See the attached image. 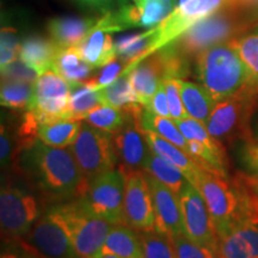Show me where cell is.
Returning <instances> with one entry per match:
<instances>
[{
  "mask_svg": "<svg viewBox=\"0 0 258 258\" xmlns=\"http://www.w3.org/2000/svg\"><path fill=\"white\" fill-rule=\"evenodd\" d=\"M163 84L166 91L167 102H169L171 118L173 121H180L189 117L183 104L182 95H180V79L164 78Z\"/></svg>",
  "mask_w": 258,
  "mask_h": 258,
  "instance_id": "39",
  "label": "cell"
},
{
  "mask_svg": "<svg viewBox=\"0 0 258 258\" xmlns=\"http://www.w3.org/2000/svg\"><path fill=\"white\" fill-rule=\"evenodd\" d=\"M61 47L51 38L30 36L23 40L19 49V59L38 73L53 69Z\"/></svg>",
  "mask_w": 258,
  "mask_h": 258,
  "instance_id": "23",
  "label": "cell"
},
{
  "mask_svg": "<svg viewBox=\"0 0 258 258\" xmlns=\"http://www.w3.org/2000/svg\"><path fill=\"white\" fill-rule=\"evenodd\" d=\"M70 150L88 182L106 171L114 170L118 159L112 135L89 123H82L78 138Z\"/></svg>",
  "mask_w": 258,
  "mask_h": 258,
  "instance_id": "7",
  "label": "cell"
},
{
  "mask_svg": "<svg viewBox=\"0 0 258 258\" xmlns=\"http://www.w3.org/2000/svg\"><path fill=\"white\" fill-rule=\"evenodd\" d=\"M99 258H120V257L115 256V254H102Z\"/></svg>",
  "mask_w": 258,
  "mask_h": 258,
  "instance_id": "48",
  "label": "cell"
},
{
  "mask_svg": "<svg viewBox=\"0 0 258 258\" xmlns=\"http://www.w3.org/2000/svg\"><path fill=\"white\" fill-rule=\"evenodd\" d=\"M99 18L90 17H60L54 18L48 23L50 38L61 48L79 46L89 36Z\"/></svg>",
  "mask_w": 258,
  "mask_h": 258,
  "instance_id": "19",
  "label": "cell"
},
{
  "mask_svg": "<svg viewBox=\"0 0 258 258\" xmlns=\"http://www.w3.org/2000/svg\"><path fill=\"white\" fill-rule=\"evenodd\" d=\"M231 44L247 66L253 82L258 84V31L235 38Z\"/></svg>",
  "mask_w": 258,
  "mask_h": 258,
  "instance_id": "37",
  "label": "cell"
},
{
  "mask_svg": "<svg viewBox=\"0 0 258 258\" xmlns=\"http://www.w3.org/2000/svg\"><path fill=\"white\" fill-rule=\"evenodd\" d=\"M125 71V64L120 57L116 56L114 60H111L110 62L106 63L105 66L102 67L101 73L98 74L97 78H92L95 82L96 86L98 89H103L105 86L110 85L115 82L116 79L120 78L122 74Z\"/></svg>",
  "mask_w": 258,
  "mask_h": 258,
  "instance_id": "42",
  "label": "cell"
},
{
  "mask_svg": "<svg viewBox=\"0 0 258 258\" xmlns=\"http://www.w3.org/2000/svg\"><path fill=\"white\" fill-rule=\"evenodd\" d=\"M256 27V14L241 6L226 3L218 11L199 19L171 43L186 59L191 60L201 51L244 36Z\"/></svg>",
  "mask_w": 258,
  "mask_h": 258,
  "instance_id": "2",
  "label": "cell"
},
{
  "mask_svg": "<svg viewBox=\"0 0 258 258\" xmlns=\"http://www.w3.org/2000/svg\"><path fill=\"white\" fill-rule=\"evenodd\" d=\"M134 2H137V0H134Z\"/></svg>",
  "mask_w": 258,
  "mask_h": 258,
  "instance_id": "53",
  "label": "cell"
},
{
  "mask_svg": "<svg viewBox=\"0 0 258 258\" xmlns=\"http://www.w3.org/2000/svg\"><path fill=\"white\" fill-rule=\"evenodd\" d=\"M195 62L199 80L217 103L253 82L249 69L231 42L201 51Z\"/></svg>",
  "mask_w": 258,
  "mask_h": 258,
  "instance_id": "3",
  "label": "cell"
},
{
  "mask_svg": "<svg viewBox=\"0 0 258 258\" xmlns=\"http://www.w3.org/2000/svg\"><path fill=\"white\" fill-rule=\"evenodd\" d=\"M145 173L152 192L154 218H156L154 230L171 238L184 233L178 195L154 178L152 175L147 172Z\"/></svg>",
  "mask_w": 258,
  "mask_h": 258,
  "instance_id": "14",
  "label": "cell"
},
{
  "mask_svg": "<svg viewBox=\"0 0 258 258\" xmlns=\"http://www.w3.org/2000/svg\"><path fill=\"white\" fill-rule=\"evenodd\" d=\"M99 104H103L99 89L92 78L82 83L71 84L69 114L72 120H85L86 115Z\"/></svg>",
  "mask_w": 258,
  "mask_h": 258,
  "instance_id": "28",
  "label": "cell"
},
{
  "mask_svg": "<svg viewBox=\"0 0 258 258\" xmlns=\"http://www.w3.org/2000/svg\"><path fill=\"white\" fill-rule=\"evenodd\" d=\"M154 34L156 28L139 34L125 35L115 41L116 53L124 62L125 70L152 54Z\"/></svg>",
  "mask_w": 258,
  "mask_h": 258,
  "instance_id": "26",
  "label": "cell"
},
{
  "mask_svg": "<svg viewBox=\"0 0 258 258\" xmlns=\"http://www.w3.org/2000/svg\"><path fill=\"white\" fill-rule=\"evenodd\" d=\"M77 47L83 59L95 69L105 66L117 56L111 32L102 28L99 24H97L89 36Z\"/></svg>",
  "mask_w": 258,
  "mask_h": 258,
  "instance_id": "22",
  "label": "cell"
},
{
  "mask_svg": "<svg viewBox=\"0 0 258 258\" xmlns=\"http://www.w3.org/2000/svg\"><path fill=\"white\" fill-rule=\"evenodd\" d=\"M112 143L122 167L128 170H144L151 147L145 138L140 121L129 117L121 131L112 134Z\"/></svg>",
  "mask_w": 258,
  "mask_h": 258,
  "instance_id": "15",
  "label": "cell"
},
{
  "mask_svg": "<svg viewBox=\"0 0 258 258\" xmlns=\"http://www.w3.org/2000/svg\"><path fill=\"white\" fill-rule=\"evenodd\" d=\"M29 258H32V257H30V256H29Z\"/></svg>",
  "mask_w": 258,
  "mask_h": 258,
  "instance_id": "52",
  "label": "cell"
},
{
  "mask_svg": "<svg viewBox=\"0 0 258 258\" xmlns=\"http://www.w3.org/2000/svg\"><path fill=\"white\" fill-rule=\"evenodd\" d=\"M34 84L21 82V80L3 79L0 101L5 108L14 110H24L30 105Z\"/></svg>",
  "mask_w": 258,
  "mask_h": 258,
  "instance_id": "34",
  "label": "cell"
},
{
  "mask_svg": "<svg viewBox=\"0 0 258 258\" xmlns=\"http://www.w3.org/2000/svg\"><path fill=\"white\" fill-rule=\"evenodd\" d=\"M102 254L120 258H145L140 232L125 224L112 225L104 241Z\"/></svg>",
  "mask_w": 258,
  "mask_h": 258,
  "instance_id": "20",
  "label": "cell"
},
{
  "mask_svg": "<svg viewBox=\"0 0 258 258\" xmlns=\"http://www.w3.org/2000/svg\"><path fill=\"white\" fill-rule=\"evenodd\" d=\"M23 172L50 201H67L85 194L89 182L71 150L47 146L40 140L22 151Z\"/></svg>",
  "mask_w": 258,
  "mask_h": 258,
  "instance_id": "1",
  "label": "cell"
},
{
  "mask_svg": "<svg viewBox=\"0 0 258 258\" xmlns=\"http://www.w3.org/2000/svg\"><path fill=\"white\" fill-rule=\"evenodd\" d=\"M240 158L244 165L252 173H258V143L249 141L241 148Z\"/></svg>",
  "mask_w": 258,
  "mask_h": 258,
  "instance_id": "46",
  "label": "cell"
},
{
  "mask_svg": "<svg viewBox=\"0 0 258 258\" xmlns=\"http://www.w3.org/2000/svg\"><path fill=\"white\" fill-rule=\"evenodd\" d=\"M140 124L143 129L160 135L161 138L166 139L167 141L176 145L180 150L188 153V140L184 138V135L182 134L178 125L176 124V122L172 118L161 117V116H158L154 112L148 110L147 108H145L143 115H141Z\"/></svg>",
  "mask_w": 258,
  "mask_h": 258,
  "instance_id": "31",
  "label": "cell"
},
{
  "mask_svg": "<svg viewBox=\"0 0 258 258\" xmlns=\"http://www.w3.org/2000/svg\"><path fill=\"white\" fill-rule=\"evenodd\" d=\"M188 2H190V0H178V5H177V6L184 5V4H186V3H188Z\"/></svg>",
  "mask_w": 258,
  "mask_h": 258,
  "instance_id": "49",
  "label": "cell"
},
{
  "mask_svg": "<svg viewBox=\"0 0 258 258\" xmlns=\"http://www.w3.org/2000/svg\"><path fill=\"white\" fill-rule=\"evenodd\" d=\"M40 217L36 200L14 185H5L0 194V224L3 240L19 241Z\"/></svg>",
  "mask_w": 258,
  "mask_h": 258,
  "instance_id": "10",
  "label": "cell"
},
{
  "mask_svg": "<svg viewBox=\"0 0 258 258\" xmlns=\"http://www.w3.org/2000/svg\"><path fill=\"white\" fill-rule=\"evenodd\" d=\"M12 152L14 154L17 152V150L15 148V141L12 140L9 129L3 124L2 134H0V159H2L3 166H8L9 161L14 158Z\"/></svg>",
  "mask_w": 258,
  "mask_h": 258,
  "instance_id": "45",
  "label": "cell"
},
{
  "mask_svg": "<svg viewBox=\"0 0 258 258\" xmlns=\"http://www.w3.org/2000/svg\"><path fill=\"white\" fill-rule=\"evenodd\" d=\"M227 0H190L186 4L177 6L176 15L184 22L186 27H191L199 19L207 17L222 8Z\"/></svg>",
  "mask_w": 258,
  "mask_h": 258,
  "instance_id": "36",
  "label": "cell"
},
{
  "mask_svg": "<svg viewBox=\"0 0 258 258\" xmlns=\"http://www.w3.org/2000/svg\"><path fill=\"white\" fill-rule=\"evenodd\" d=\"M19 43L17 37V31L14 27H3L2 28V51H0V64L2 70L6 66L19 59Z\"/></svg>",
  "mask_w": 258,
  "mask_h": 258,
  "instance_id": "40",
  "label": "cell"
},
{
  "mask_svg": "<svg viewBox=\"0 0 258 258\" xmlns=\"http://www.w3.org/2000/svg\"><path fill=\"white\" fill-rule=\"evenodd\" d=\"M177 258H220L218 251L190 240L184 233L172 237Z\"/></svg>",
  "mask_w": 258,
  "mask_h": 258,
  "instance_id": "38",
  "label": "cell"
},
{
  "mask_svg": "<svg viewBox=\"0 0 258 258\" xmlns=\"http://www.w3.org/2000/svg\"><path fill=\"white\" fill-rule=\"evenodd\" d=\"M80 128L82 122L72 118H63L41 124L38 128V140L47 146L66 148L72 146L77 140Z\"/></svg>",
  "mask_w": 258,
  "mask_h": 258,
  "instance_id": "29",
  "label": "cell"
},
{
  "mask_svg": "<svg viewBox=\"0 0 258 258\" xmlns=\"http://www.w3.org/2000/svg\"><path fill=\"white\" fill-rule=\"evenodd\" d=\"M232 185L238 199V225H258V173H237Z\"/></svg>",
  "mask_w": 258,
  "mask_h": 258,
  "instance_id": "21",
  "label": "cell"
},
{
  "mask_svg": "<svg viewBox=\"0 0 258 258\" xmlns=\"http://www.w3.org/2000/svg\"><path fill=\"white\" fill-rule=\"evenodd\" d=\"M148 110H151L154 114L158 116H161V117H170L171 118V112H170V108H169V102H167V96H166V91L165 88H164L163 82L160 83V85L158 86L156 93L151 99L150 104L147 106Z\"/></svg>",
  "mask_w": 258,
  "mask_h": 258,
  "instance_id": "43",
  "label": "cell"
},
{
  "mask_svg": "<svg viewBox=\"0 0 258 258\" xmlns=\"http://www.w3.org/2000/svg\"><path fill=\"white\" fill-rule=\"evenodd\" d=\"M0 258H19V257L14 252H3L2 257Z\"/></svg>",
  "mask_w": 258,
  "mask_h": 258,
  "instance_id": "47",
  "label": "cell"
},
{
  "mask_svg": "<svg viewBox=\"0 0 258 258\" xmlns=\"http://www.w3.org/2000/svg\"><path fill=\"white\" fill-rule=\"evenodd\" d=\"M48 213L69 235L77 256L99 258L112 224L97 215L86 206L83 198L61 203Z\"/></svg>",
  "mask_w": 258,
  "mask_h": 258,
  "instance_id": "4",
  "label": "cell"
},
{
  "mask_svg": "<svg viewBox=\"0 0 258 258\" xmlns=\"http://www.w3.org/2000/svg\"><path fill=\"white\" fill-rule=\"evenodd\" d=\"M116 11L123 30L128 28L153 29L163 23L175 11L177 0H137Z\"/></svg>",
  "mask_w": 258,
  "mask_h": 258,
  "instance_id": "16",
  "label": "cell"
},
{
  "mask_svg": "<svg viewBox=\"0 0 258 258\" xmlns=\"http://www.w3.org/2000/svg\"><path fill=\"white\" fill-rule=\"evenodd\" d=\"M19 244L32 258H80L69 235L48 212L37 219Z\"/></svg>",
  "mask_w": 258,
  "mask_h": 258,
  "instance_id": "12",
  "label": "cell"
},
{
  "mask_svg": "<svg viewBox=\"0 0 258 258\" xmlns=\"http://www.w3.org/2000/svg\"><path fill=\"white\" fill-rule=\"evenodd\" d=\"M125 177L120 169L95 177L82 196L86 206L112 225L125 224L123 214Z\"/></svg>",
  "mask_w": 258,
  "mask_h": 258,
  "instance_id": "9",
  "label": "cell"
},
{
  "mask_svg": "<svg viewBox=\"0 0 258 258\" xmlns=\"http://www.w3.org/2000/svg\"><path fill=\"white\" fill-rule=\"evenodd\" d=\"M71 84L54 69L42 72L34 83L29 111L37 118L40 124L70 118Z\"/></svg>",
  "mask_w": 258,
  "mask_h": 258,
  "instance_id": "8",
  "label": "cell"
},
{
  "mask_svg": "<svg viewBox=\"0 0 258 258\" xmlns=\"http://www.w3.org/2000/svg\"><path fill=\"white\" fill-rule=\"evenodd\" d=\"M180 95L189 117L206 125L217 101L205 86L180 79Z\"/></svg>",
  "mask_w": 258,
  "mask_h": 258,
  "instance_id": "25",
  "label": "cell"
},
{
  "mask_svg": "<svg viewBox=\"0 0 258 258\" xmlns=\"http://www.w3.org/2000/svg\"><path fill=\"white\" fill-rule=\"evenodd\" d=\"M143 171L152 175L154 178L170 188L177 195L180 192L183 186L189 182L184 173L178 167L172 165L163 157L158 156L152 150H151Z\"/></svg>",
  "mask_w": 258,
  "mask_h": 258,
  "instance_id": "30",
  "label": "cell"
},
{
  "mask_svg": "<svg viewBox=\"0 0 258 258\" xmlns=\"http://www.w3.org/2000/svg\"><path fill=\"white\" fill-rule=\"evenodd\" d=\"M143 132L151 150L154 153H157L158 156L163 157L164 159L169 161L172 165L178 167L184 173V176L188 178L189 182H192V179L195 178L196 173H198L200 169V165H198L189 157V154L185 153L183 150H180L179 147H177L176 145L167 141L166 139L153 133V132L146 131V129H143Z\"/></svg>",
  "mask_w": 258,
  "mask_h": 258,
  "instance_id": "24",
  "label": "cell"
},
{
  "mask_svg": "<svg viewBox=\"0 0 258 258\" xmlns=\"http://www.w3.org/2000/svg\"><path fill=\"white\" fill-rule=\"evenodd\" d=\"M254 141H257L258 143V129H257V133H256V138H254Z\"/></svg>",
  "mask_w": 258,
  "mask_h": 258,
  "instance_id": "50",
  "label": "cell"
},
{
  "mask_svg": "<svg viewBox=\"0 0 258 258\" xmlns=\"http://www.w3.org/2000/svg\"><path fill=\"white\" fill-rule=\"evenodd\" d=\"M256 14H257V16H258V10H257V12H256Z\"/></svg>",
  "mask_w": 258,
  "mask_h": 258,
  "instance_id": "51",
  "label": "cell"
},
{
  "mask_svg": "<svg viewBox=\"0 0 258 258\" xmlns=\"http://www.w3.org/2000/svg\"><path fill=\"white\" fill-rule=\"evenodd\" d=\"M257 31H258V29H257Z\"/></svg>",
  "mask_w": 258,
  "mask_h": 258,
  "instance_id": "54",
  "label": "cell"
},
{
  "mask_svg": "<svg viewBox=\"0 0 258 258\" xmlns=\"http://www.w3.org/2000/svg\"><path fill=\"white\" fill-rule=\"evenodd\" d=\"M178 199L184 234L194 243L219 252L220 238L199 190L188 182L180 190Z\"/></svg>",
  "mask_w": 258,
  "mask_h": 258,
  "instance_id": "11",
  "label": "cell"
},
{
  "mask_svg": "<svg viewBox=\"0 0 258 258\" xmlns=\"http://www.w3.org/2000/svg\"><path fill=\"white\" fill-rule=\"evenodd\" d=\"M77 2L102 15L117 11V10L128 4L125 0H77Z\"/></svg>",
  "mask_w": 258,
  "mask_h": 258,
  "instance_id": "44",
  "label": "cell"
},
{
  "mask_svg": "<svg viewBox=\"0 0 258 258\" xmlns=\"http://www.w3.org/2000/svg\"><path fill=\"white\" fill-rule=\"evenodd\" d=\"M99 96H101L103 104L115 106V108L122 109L124 111L140 103L132 88L127 72H124L120 78L116 79L110 85L99 89Z\"/></svg>",
  "mask_w": 258,
  "mask_h": 258,
  "instance_id": "33",
  "label": "cell"
},
{
  "mask_svg": "<svg viewBox=\"0 0 258 258\" xmlns=\"http://www.w3.org/2000/svg\"><path fill=\"white\" fill-rule=\"evenodd\" d=\"M125 177L123 214L125 225L137 231L154 230V209L152 192L143 170L118 167Z\"/></svg>",
  "mask_w": 258,
  "mask_h": 258,
  "instance_id": "13",
  "label": "cell"
},
{
  "mask_svg": "<svg viewBox=\"0 0 258 258\" xmlns=\"http://www.w3.org/2000/svg\"><path fill=\"white\" fill-rule=\"evenodd\" d=\"M220 258H258V225L239 224L220 237Z\"/></svg>",
  "mask_w": 258,
  "mask_h": 258,
  "instance_id": "18",
  "label": "cell"
},
{
  "mask_svg": "<svg viewBox=\"0 0 258 258\" xmlns=\"http://www.w3.org/2000/svg\"><path fill=\"white\" fill-rule=\"evenodd\" d=\"M53 69L70 84H74L89 80L95 67L83 59L78 47L74 46L61 48Z\"/></svg>",
  "mask_w": 258,
  "mask_h": 258,
  "instance_id": "27",
  "label": "cell"
},
{
  "mask_svg": "<svg viewBox=\"0 0 258 258\" xmlns=\"http://www.w3.org/2000/svg\"><path fill=\"white\" fill-rule=\"evenodd\" d=\"M190 183L205 200L219 238L238 225V199L232 182L200 166L195 178Z\"/></svg>",
  "mask_w": 258,
  "mask_h": 258,
  "instance_id": "6",
  "label": "cell"
},
{
  "mask_svg": "<svg viewBox=\"0 0 258 258\" xmlns=\"http://www.w3.org/2000/svg\"><path fill=\"white\" fill-rule=\"evenodd\" d=\"M139 232L143 240L145 258H177L172 238L156 230Z\"/></svg>",
  "mask_w": 258,
  "mask_h": 258,
  "instance_id": "35",
  "label": "cell"
},
{
  "mask_svg": "<svg viewBox=\"0 0 258 258\" xmlns=\"http://www.w3.org/2000/svg\"><path fill=\"white\" fill-rule=\"evenodd\" d=\"M258 106V84L250 83L235 95L217 103L206 128L220 143L254 141L250 122Z\"/></svg>",
  "mask_w": 258,
  "mask_h": 258,
  "instance_id": "5",
  "label": "cell"
},
{
  "mask_svg": "<svg viewBox=\"0 0 258 258\" xmlns=\"http://www.w3.org/2000/svg\"><path fill=\"white\" fill-rule=\"evenodd\" d=\"M38 76H40V73L36 70L31 69L30 66H28L21 59L15 60L14 62L6 66L4 70H2L3 79L21 80V82L34 84L38 78Z\"/></svg>",
  "mask_w": 258,
  "mask_h": 258,
  "instance_id": "41",
  "label": "cell"
},
{
  "mask_svg": "<svg viewBox=\"0 0 258 258\" xmlns=\"http://www.w3.org/2000/svg\"><path fill=\"white\" fill-rule=\"evenodd\" d=\"M129 117L131 115L122 109L108 104H99L86 115L84 121L99 131L112 135L123 128Z\"/></svg>",
  "mask_w": 258,
  "mask_h": 258,
  "instance_id": "32",
  "label": "cell"
},
{
  "mask_svg": "<svg viewBox=\"0 0 258 258\" xmlns=\"http://www.w3.org/2000/svg\"><path fill=\"white\" fill-rule=\"evenodd\" d=\"M124 72L128 73L138 101L144 106L150 104L158 86L165 78V62L160 50L154 51L129 67Z\"/></svg>",
  "mask_w": 258,
  "mask_h": 258,
  "instance_id": "17",
  "label": "cell"
}]
</instances>
